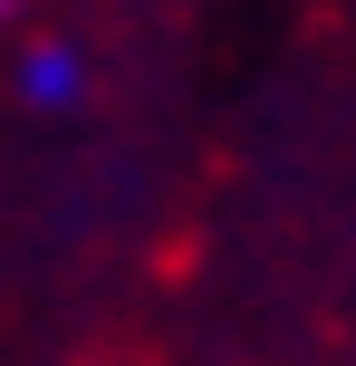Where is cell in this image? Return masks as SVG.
I'll use <instances>...</instances> for the list:
<instances>
[{
    "label": "cell",
    "instance_id": "obj_1",
    "mask_svg": "<svg viewBox=\"0 0 356 366\" xmlns=\"http://www.w3.org/2000/svg\"><path fill=\"white\" fill-rule=\"evenodd\" d=\"M10 19H19V0H0V29H10Z\"/></svg>",
    "mask_w": 356,
    "mask_h": 366
}]
</instances>
